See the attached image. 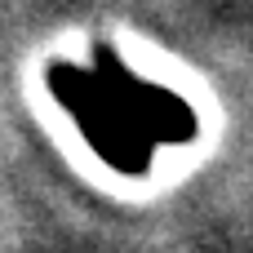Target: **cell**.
<instances>
[{
  "label": "cell",
  "instance_id": "cell-1",
  "mask_svg": "<svg viewBox=\"0 0 253 253\" xmlns=\"http://www.w3.org/2000/svg\"><path fill=\"white\" fill-rule=\"evenodd\" d=\"M58 98L76 111L89 142L120 169H142L151 147H165L173 138H187L196 116L147 80H133L125 67L116 71L107 62V76L98 71H58Z\"/></svg>",
  "mask_w": 253,
  "mask_h": 253
}]
</instances>
